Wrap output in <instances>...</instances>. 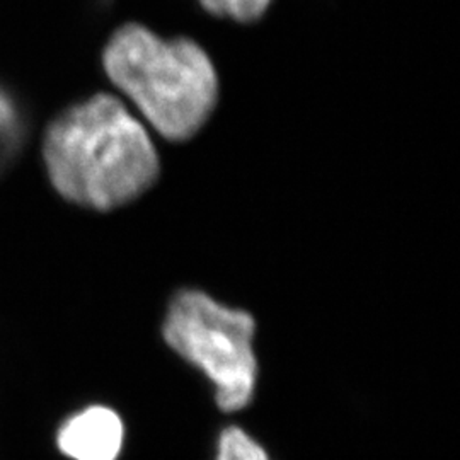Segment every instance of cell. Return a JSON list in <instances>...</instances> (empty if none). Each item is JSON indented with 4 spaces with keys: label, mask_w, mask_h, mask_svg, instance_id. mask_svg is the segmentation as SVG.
Here are the masks:
<instances>
[{
    "label": "cell",
    "mask_w": 460,
    "mask_h": 460,
    "mask_svg": "<svg viewBox=\"0 0 460 460\" xmlns=\"http://www.w3.org/2000/svg\"><path fill=\"white\" fill-rule=\"evenodd\" d=\"M273 2L275 0H197L207 14L235 24H254L261 21Z\"/></svg>",
    "instance_id": "5b68a950"
},
{
    "label": "cell",
    "mask_w": 460,
    "mask_h": 460,
    "mask_svg": "<svg viewBox=\"0 0 460 460\" xmlns=\"http://www.w3.org/2000/svg\"><path fill=\"white\" fill-rule=\"evenodd\" d=\"M215 460H271V457L246 429L227 427L218 437Z\"/></svg>",
    "instance_id": "8992f818"
},
{
    "label": "cell",
    "mask_w": 460,
    "mask_h": 460,
    "mask_svg": "<svg viewBox=\"0 0 460 460\" xmlns=\"http://www.w3.org/2000/svg\"><path fill=\"white\" fill-rule=\"evenodd\" d=\"M163 336L182 360L212 382L217 406L226 412L251 404L258 384L256 321L197 288L176 292L164 315Z\"/></svg>",
    "instance_id": "3957f363"
},
{
    "label": "cell",
    "mask_w": 460,
    "mask_h": 460,
    "mask_svg": "<svg viewBox=\"0 0 460 460\" xmlns=\"http://www.w3.org/2000/svg\"><path fill=\"white\" fill-rule=\"evenodd\" d=\"M116 89L167 142H188L208 123L218 102V75L191 38H163L138 22L118 28L102 51Z\"/></svg>",
    "instance_id": "7a4b0ae2"
},
{
    "label": "cell",
    "mask_w": 460,
    "mask_h": 460,
    "mask_svg": "<svg viewBox=\"0 0 460 460\" xmlns=\"http://www.w3.org/2000/svg\"><path fill=\"white\" fill-rule=\"evenodd\" d=\"M43 159L66 201L98 212L144 197L161 178L146 125L111 94H96L57 116L45 132Z\"/></svg>",
    "instance_id": "6da1fadb"
},
{
    "label": "cell",
    "mask_w": 460,
    "mask_h": 460,
    "mask_svg": "<svg viewBox=\"0 0 460 460\" xmlns=\"http://www.w3.org/2000/svg\"><path fill=\"white\" fill-rule=\"evenodd\" d=\"M123 444V420L104 404H91L66 416L55 435L57 450L68 460H118Z\"/></svg>",
    "instance_id": "277c9868"
}]
</instances>
